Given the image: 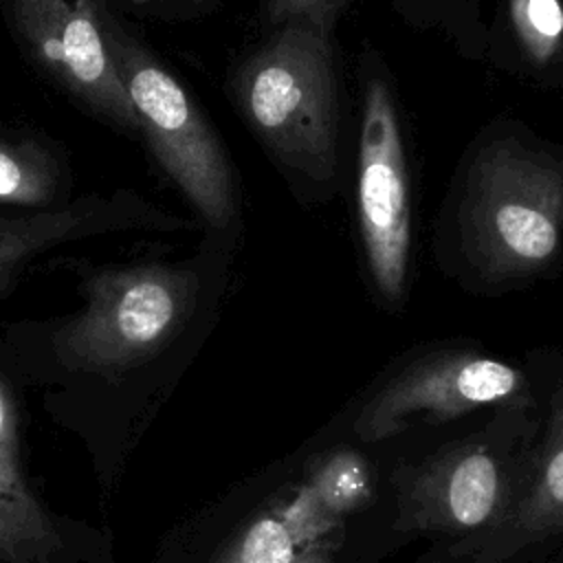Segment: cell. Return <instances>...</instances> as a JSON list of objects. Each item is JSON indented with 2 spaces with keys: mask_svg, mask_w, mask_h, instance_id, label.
<instances>
[{
  "mask_svg": "<svg viewBox=\"0 0 563 563\" xmlns=\"http://www.w3.org/2000/svg\"><path fill=\"white\" fill-rule=\"evenodd\" d=\"M341 0H268V20L275 26L286 22H310L330 31Z\"/></svg>",
  "mask_w": 563,
  "mask_h": 563,
  "instance_id": "e0dca14e",
  "label": "cell"
},
{
  "mask_svg": "<svg viewBox=\"0 0 563 563\" xmlns=\"http://www.w3.org/2000/svg\"><path fill=\"white\" fill-rule=\"evenodd\" d=\"M128 220H132L128 202L112 200H84L29 218H0V268L18 264L31 253H40L57 242L123 227Z\"/></svg>",
  "mask_w": 563,
  "mask_h": 563,
  "instance_id": "30bf717a",
  "label": "cell"
},
{
  "mask_svg": "<svg viewBox=\"0 0 563 563\" xmlns=\"http://www.w3.org/2000/svg\"><path fill=\"white\" fill-rule=\"evenodd\" d=\"M110 0H11L15 29L33 57L86 108L128 134L141 132L110 59Z\"/></svg>",
  "mask_w": 563,
  "mask_h": 563,
  "instance_id": "5b68a950",
  "label": "cell"
},
{
  "mask_svg": "<svg viewBox=\"0 0 563 563\" xmlns=\"http://www.w3.org/2000/svg\"><path fill=\"white\" fill-rule=\"evenodd\" d=\"M279 515L292 530L297 543H306L314 539L317 534L328 530V526L336 517L325 508V504L317 497V493L310 486L303 488L286 510H279Z\"/></svg>",
  "mask_w": 563,
  "mask_h": 563,
  "instance_id": "2e32d148",
  "label": "cell"
},
{
  "mask_svg": "<svg viewBox=\"0 0 563 563\" xmlns=\"http://www.w3.org/2000/svg\"><path fill=\"white\" fill-rule=\"evenodd\" d=\"M59 189L53 158L33 145L0 141V200L15 205H46Z\"/></svg>",
  "mask_w": 563,
  "mask_h": 563,
  "instance_id": "7c38bea8",
  "label": "cell"
},
{
  "mask_svg": "<svg viewBox=\"0 0 563 563\" xmlns=\"http://www.w3.org/2000/svg\"><path fill=\"white\" fill-rule=\"evenodd\" d=\"M330 31L286 22L235 77L240 108L290 167L328 180L336 167V95Z\"/></svg>",
  "mask_w": 563,
  "mask_h": 563,
  "instance_id": "6da1fadb",
  "label": "cell"
},
{
  "mask_svg": "<svg viewBox=\"0 0 563 563\" xmlns=\"http://www.w3.org/2000/svg\"><path fill=\"white\" fill-rule=\"evenodd\" d=\"M310 488L330 512L341 515L354 510L365 501L369 493L365 462L352 451L334 453L319 464Z\"/></svg>",
  "mask_w": 563,
  "mask_h": 563,
  "instance_id": "4fadbf2b",
  "label": "cell"
},
{
  "mask_svg": "<svg viewBox=\"0 0 563 563\" xmlns=\"http://www.w3.org/2000/svg\"><path fill=\"white\" fill-rule=\"evenodd\" d=\"M358 220L376 288L389 301L405 292L411 211L400 128L389 88L369 79L358 152Z\"/></svg>",
  "mask_w": 563,
  "mask_h": 563,
  "instance_id": "8992f818",
  "label": "cell"
},
{
  "mask_svg": "<svg viewBox=\"0 0 563 563\" xmlns=\"http://www.w3.org/2000/svg\"><path fill=\"white\" fill-rule=\"evenodd\" d=\"M526 380L515 367L473 352L451 350L422 356L374 394L354 431L363 440H383L416 416L442 422L477 407L519 400Z\"/></svg>",
  "mask_w": 563,
  "mask_h": 563,
  "instance_id": "52a82bcc",
  "label": "cell"
},
{
  "mask_svg": "<svg viewBox=\"0 0 563 563\" xmlns=\"http://www.w3.org/2000/svg\"><path fill=\"white\" fill-rule=\"evenodd\" d=\"M297 545L279 510H273L257 517L224 552L220 563H292Z\"/></svg>",
  "mask_w": 563,
  "mask_h": 563,
  "instance_id": "9a60e30c",
  "label": "cell"
},
{
  "mask_svg": "<svg viewBox=\"0 0 563 563\" xmlns=\"http://www.w3.org/2000/svg\"><path fill=\"white\" fill-rule=\"evenodd\" d=\"M510 15L532 62L545 64L556 57L563 46L561 0H510Z\"/></svg>",
  "mask_w": 563,
  "mask_h": 563,
  "instance_id": "5bb4252c",
  "label": "cell"
},
{
  "mask_svg": "<svg viewBox=\"0 0 563 563\" xmlns=\"http://www.w3.org/2000/svg\"><path fill=\"white\" fill-rule=\"evenodd\" d=\"M18 422L13 394L0 376V563H48L59 534L26 484Z\"/></svg>",
  "mask_w": 563,
  "mask_h": 563,
  "instance_id": "9c48e42d",
  "label": "cell"
},
{
  "mask_svg": "<svg viewBox=\"0 0 563 563\" xmlns=\"http://www.w3.org/2000/svg\"><path fill=\"white\" fill-rule=\"evenodd\" d=\"M134 2H147V0H134Z\"/></svg>",
  "mask_w": 563,
  "mask_h": 563,
  "instance_id": "d6986e66",
  "label": "cell"
},
{
  "mask_svg": "<svg viewBox=\"0 0 563 563\" xmlns=\"http://www.w3.org/2000/svg\"><path fill=\"white\" fill-rule=\"evenodd\" d=\"M460 218L466 249L484 273H534L561 242L563 167L517 139L493 141L471 165Z\"/></svg>",
  "mask_w": 563,
  "mask_h": 563,
  "instance_id": "7a4b0ae2",
  "label": "cell"
},
{
  "mask_svg": "<svg viewBox=\"0 0 563 563\" xmlns=\"http://www.w3.org/2000/svg\"><path fill=\"white\" fill-rule=\"evenodd\" d=\"M106 44L161 167L211 227H227L235 216V189L218 136L176 77L112 13Z\"/></svg>",
  "mask_w": 563,
  "mask_h": 563,
  "instance_id": "277c9868",
  "label": "cell"
},
{
  "mask_svg": "<svg viewBox=\"0 0 563 563\" xmlns=\"http://www.w3.org/2000/svg\"><path fill=\"white\" fill-rule=\"evenodd\" d=\"M84 292V308L55 334V354L68 369L112 374L145 363L180 332L198 284L185 268L139 264L99 271Z\"/></svg>",
  "mask_w": 563,
  "mask_h": 563,
  "instance_id": "3957f363",
  "label": "cell"
},
{
  "mask_svg": "<svg viewBox=\"0 0 563 563\" xmlns=\"http://www.w3.org/2000/svg\"><path fill=\"white\" fill-rule=\"evenodd\" d=\"M292 563H330V559L321 550H306V552L297 554Z\"/></svg>",
  "mask_w": 563,
  "mask_h": 563,
  "instance_id": "ac0fdd59",
  "label": "cell"
},
{
  "mask_svg": "<svg viewBox=\"0 0 563 563\" xmlns=\"http://www.w3.org/2000/svg\"><path fill=\"white\" fill-rule=\"evenodd\" d=\"M563 526V400L559 402L550 435L539 462L532 490L521 504L517 528L532 537H541Z\"/></svg>",
  "mask_w": 563,
  "mask_h": 563,
  "instance_id": "8fae6325",
  "label": "cell"
},
{
  "mask_svg": "<svg viewBox=\"0 0 563 563\" xmlns=\"http://www.w3.org/2000/svg\"><path fill=\"white\" fill-rule=\"evenodd\" d=\"M501 488L497 460L482 446H462L418 475L413 515L431 528H475L497 512Z\"/></svg>",
  "mask_w": 563,
  "mask_h": 563,
  "instance_id": "ba28073f",
  "label": "cell"
}]
</instances>
